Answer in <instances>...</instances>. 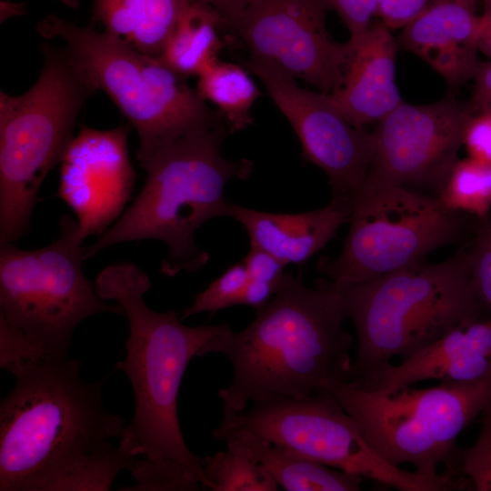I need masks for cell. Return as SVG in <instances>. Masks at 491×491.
<instances>
[{"label": "cell", "mask_w": 491, "mask_h": 491, "mask_svg": "<svg viewBox=\"0 0 491 491\" xmlns=\"http://www.w3.org/2000/svg\"><path fill=\"white\" fill-rule=\"evenodd\" d=\"M482 25L475 11L454 0H438L402 28L399 43L456 87L476 75Z\"/></svg>", "instance_id": "ac0fdd59"}, {"label": "cell", "mask_w": 491, "mask_h": 491, "mask_svg": "<svg viewBox=\"0 0 491 491\" xmlns=\"http://www.w3.org/2000/svg\"><path fill=\"white\" fill-rule=\"evenodd\" d=\"M229 133L227 124L199 130L139 162L146 173L143 188L121 216L85 246V260L110 246L155 239L168 248L162 274L173 276L203 267L209 256L195 244V232L210 219L230 216L225 185L233 178H247L253 169L249 160L223 156L222 144Z\"/></svg>", "instance_id": "277c9868"}, {"label": "cell", "mask_w": 491, "mask_h": 491, "mask_svg": "<svg viewBox=\"0 0 491 491\" xmlns=\"http://www.w3.org/2000/svg\"><path fill=\"white\" fill-rule=\"evenodd\" d=\"M454 1L476 12L477 4L482 0H454Z\"/></svg>", "instance_id": "74e56055"}, {"label": "cell", "mask_w": 491, "mask_h": 491, "mask_svg": "<svg viewBox=\"0 0 491 491\" xmlns=\"http://www.w3.org/2000/svg\"><path fill=\"white\" fill-rule=\"evenodd\" d=\"M129 126L83 127L61 161L56 195L73 210L85 238L102 235L116 221L135 181L127 137Z\"/></svg>", "instance_id": "9a60e30c"}, {"label": "cell", "mask_w": 491, "mask_h": 491, "mask_svg": "<svg viewBox=\"0 0 491 491\" xmlns=\"http://www.w3.org/2000/svg\"><path fill=\"white\" fill-rule=\"evenodd\" d=\"M249 276L242 261L229 266L217 279L199 293L183 313L182 320L193 315L241 305Z\"/></svg>", "instance_id": "4316f807"}, {"label": "cell", "mask_w": 491, "mask_h": 491, "mask_svg": "<svg viewBox=\"0 0 491 491\" xmlns=\"http://www.w3.org/2000/svg\"><path fill=\"white\" fill-rule=\"evenodd\" d=\"M391 30L378 20L349 37L344 81L330 95L356 126L377 124L404 102L396 83L398 43Z\"/></svg>", "instance_id": "e0dca14e"}, {"label": "cell", "mask_w": 491, "mask_h": 491, "mask_svg": "<svg viewBox=\"0 0 491 491\" xmlns=\"http://www.w3.org/2000/svg\"><path fill=\"white\" fill-rule=\"evenodd\" d=\"M95 286L102 299L123 307L129 322L126 356L115 368L131 382L135 410L118 447L131 457L178 461L194 470L206 487L204 459L190 451L183 437L177 399L190 360L226 324L188 326L175 311L151 309L144 296L150 289V278L131 263L106 266Z\"/></svg>", "instance_id": "3957f363"}, {"label": "cell", "mask_w": 491, "mask_h": 491, "mask_svg": "<svg viewBox=\"0 0 491 491\" xmlns=\"http://www.w3.org/2000/svg\"><path fill=\"white\" fill-rule=\"evenodd\" d=\"M243 262L250 279L274 286L280 284L286 265L269 253L250 247Z\"/></svg>", "instance_id": "d6a6232c"}, {"label": "cell", "mask_w": 491, "mask_h": 491, "mask_svg": "<svg viewBox=\"0 0 491 491\" xmlns=\"http://www.w3.org/2000/svg\"><path fill=\"white\" fill-rule=\"evenodd\" d=\"M249 405L240 413L224 415L217 427L253 434L321 464L401 491L464 487L463 480L449 471L434 475L411 472L386 461L327 389L299 398L269 396Z\"/></svg>", "instance_id": "30bf717a"}, {"label": "cell", "mask_w": 491, "mask_h": 491, "mask_svg": "<svg viewBox=\"0 0 491 491\" xmlns=\"http://www.w3.org/2000/svg\"><path fill=\"white\" fill-rule=\"evenodd\" d=\"M230 217L246 229L251 247L283 264L303 265L348 223L352 207L332 201L325 207L297 214L258 211L231 202Z\"/></svg>", "instance_id": "d6986e66"}, {"label": "cell", "mask_w": 491, "mask_h": 491, "mask_svg": "<svg viewBox=\"0 0 491 491\" xmlns=\"http://www.w3.org/2000/svg\"><path fill=\"white\" fill-rule=\"evenodd\" d=\"M207 488L214 491H276L279 485L259 462L227 448L204 459Z\"/></svg>", "instance_id": "d4e9b609"}, {"label": "cell", "mask_w": 491, "mask_h": 491, "mask_svg": "<svg viewBox=\"0 0 491 491\" xmlns=\"http://www.w3.org/2000/svg\"><path fill=\"white\" fill-rule=\"evenodd\" d=\"M214 436L227 448L262 464L286 491H357L364 477L312 460L253 434L216 427Z\"/></svg>", "instance_id": "ffe728a7"}, {"label": "cell", "mask_w": 491, "mask_h": 491, "mask_svg": "<svg viewBox=\"0 0 491 491\" xmlns=\"http://www.w3.org/2000/svg\"><path fill=\"white\" fill-rule=\"evenodd\" d=\"M438 0H376V16L390 29L405 27Z\"/></svg>", "instance_id": "1f68e13d"}, {"label": "cell", "mask_w": 491, "mask_h": 491, "mask_svg": "<svg viewBox=\"0 0 491 491\" xmlns=\"http://www.w3.org/2000/svg\"><path fill=\"white\" fill-rule=\"evenodd\" d=\"M43 69L19 95L0 93V244L28 231L43 181L61 163L95 90L65 48L41 46Z\"/></svg>", "instance_id": "52a82bcc"}, {"label": "cell", "mask_w": 491, "mask_h": 491, "mask_svg": "<svg viewBox=\"0 0 491 491\" xmlns=\"http://www.w3.org/2000/svg\"><path fill=\"white\" fill-rule=\"evenodd\" d=\"M335 11L349 31L350 37L362 33L376 16V0H321Z\"/></svg>", "instance_id": "4dcf8cb0"}, {"label": "cell", "mask_w": 491, "mask_h": 491, "mask_svg": "<svg viewBox=\"0 0 491 491\" xmlns=\"http://www.w3.org/2000/svg\"><path fill=\"white\" fill-rule=\"evenodd\" d=\"M345 317L340 295L327 280L309 288L284 273L247 327L234 332L226 325L198 354H223L232 363V382L218 391L224 415L240 413L257 398L306 397L350 381L353 340Z\"/></svg>", "instance_id": "7a4b0ae2"}, {"label": "cell", "mask_w": 491, "mask_h": 491, "mask_svg": "<svg viewBox=\"0 0 491 491\" xmlns=\"http://www.w3.org/2000/svg\"><path fill=\"white\" fill-rule=\"evenodd\" d=\"M472 482L475 490L491 491V403L482 412V427L473 446L457 449L456 472Z\"/></svg>", "instance_id": "83f0119b"}, {"label": "cell", "mask_w": 491, "mask_h": 491, "mask_svg": "<svg viewBox=\"0 0 491 491\" xmlns=\"http://www.w3.org/2000/svg\"><path fill=\"white\" fill-rule=\"evenodd\" d=\"M430 379H491V316L463 322L399 365L386 364L350 382L366 390L390 392Z\"/></svg>", "instance_id": "2e32d148"}, {"label": "cell", "mask_w": 491, "mask_h": 491, "mask_svg": "<svg viewBox=\"0 0 491 491\" xmlns=\"http://www.w3.org/2000/svg\"><path fill=\"white\" fill-rule=\"evenodd\" d=\"M474 108L447 97L426 105L403 102L376 125L364 185L438 188L457 161Z\"/></svg>", "instance_id": "5bb4252c"}, {"label": "cell", "mask_w": 491, "mask_h": 491, "mask_svg": "<svg viewBox=\"0 0 491 491\" xmlns=\"http://www.w3.org/2000/svg\"><path fill=\"white\" fill-rule=\"evenodd\" d=\"M483 25L478 37V51L491 60V4H484V12L481 15Z\"/></svg>", "instance_id": "d590c367"}, {"label": "cell", "mask_w": 491, "mask_h": 491, "mask_svg": "<svg viewBox=\"0 0 491 491\" xmlns=\"http://www.w3.org/2000/svg\"><path fill=\"white\" fill-rule=\"evenodd\" d=\"M215 9L225 20L226 26L233 29L241 18L251 0H195Z\"/></svg>", "instance_id": "e575fe53"}, {"label": "cell", "mask_w": 491, "mask_h": 491, "mask_svg": "<svg viewBox=\"0 0 491 491\" xmlns=\"http://www.w3.org/2000/svg\"><path fill=\"white\" fill-rule=\"evenodd\" d=\"M331 286L356 332L350 381L396 356L408 358L487 310L473 285L469 252L462 249L436 264L420 262L366 282Z\"/></svg>", "instance_id": "5b68a950"}, {"label": "cell", "mask_w": 491, "mask_h": 491, "mask_svg": "<svg viewBox=\"0 0 491 491\" xmlns=\"http://www.w3.org/2000/svg\"><path fill=\"white\" fill-rule=\"evenodd\" d=\"M478 224L469 252L471 277L478 298L491 312V221L481 218Z\"/></svg>", "instance_id": "f1b7e54d"}, {"label": "cell", "mask_w": 491, "mask_h": 491, "mask_svg": "<svg viewBox=\"0 0 491 491\" xmlns=\"http://www.w3.org/2000/svg\"><path fill=\"white\" fill-rule=\"evenodd\" d=\"M321 0H251L233 27L250 56L332 95L344 81L352 44L331 40Z\"/></svg>", "instance_id": "4fadbf2b"}, {"label": "cell", "mask_w": 491, "mask_h": 491, "mask_svg": "<svg viewBox=\"0 0 491 491\" xmlns=\"http://www.w3.org/2000/svg\"><path fill=\"white\" fill-rule=\"evenodd\" d=\"M189 0H93L104 32L132 48L159 57Z\"/></svg>", "instance_id": "44dd1931"}, {"label": "cell", "mask_w": 491, "mask_h": 491, "mask_svg": "<svg viewBox=\"0 0 491 491\" xmlns=\"http://www.w3.org/2000/svg\"><path fill=\"white\" fill-rule=\"evenodd\" d=\"M37 30L47 39L64 41L87 83L106 93L136 130L138 163L176 139L227 124L159 57L56 15L40 20Z\"/></svg>", "instance_id": "8992f818"}, {"label": "cell", "mask_w": 491, "mask_h": 491, "mask_svg": "<svg viewBox=\"0 0 491 491\" xmlns=\"http://www.w3.org/2000/svg\"><path fill=\"white\" fill-rule=\"evenodd\" d=\"M473 108L475 111H491V60L479 63L474 76Z\"/></svg>", "instance_id": "836d02e7"}, {"label": "cell", "mask_w": 491, "mask_h": 491, "mask_svg": "<svg viewBox=\"0 0 491 491\" xmlns=\"http://www.w3.org/2000/svg\"><path fill=\"white\" fill-rule=\"evenodd\" d=\"M136 481L121 490L133 491H193L203 486L201 477L185 465L173 460L153 461L133 457L127 466Z\"/></svg>", "instance_id": "484cf974"}, {"label": "cell", "mask_w": 491, "mask_h": 491, "mask_svg": "<svg viewBox=\"0 0 491 491\" xmlns=\"http://www.w3.org/2000/svg\"><path fill=\"white\" fill-rule=\"evenodd\" d=\"M462 145L469 157L491 164V111H475L466 125Z\"/></svg>", "instance_id": "f546056e"}, {"label": "cell", "mask_w": 491, "mask_h": 491, "mask_svg": "<svg viewBox=\"0 0 491 491\" xmlns=\"http://www.w3.org/2000/svg\"><path fill=\"white\" fill-rule=\"evenodd\" d=\"M256 75L296 134L308 162L327 176L332 201L352 207L364 186L375 151L373 132L355 125L330 95L300 86L276 65L249 56Z\"/></svg>", "instance_id": "7c38bea8"}, {"label": "cell", "mask_w": 491, "mask_h": 491, "mask_svg": "<svg viewBox=\"0 0 491 491\" xmlns=\"http://www.w3.org/2000/svg\"><path fill=\"white\" fill-rule=\"evenodd\" d=\"M222 25L226 24L215 9L189 0L159 58L184 78L197 76L218 58L224 46L219 35Z\"/></svg>", "instance_id": "7402d4cb"}, {"label": "cell", "mask_w": 491, "mask_h": 491, "mask_svg": "<svg viewBox=\"0 0 491 491\" xmlns=\"http://www.w3.org/2000/svg\"><path fill=\"white\" fill-rule=\"evenodd\" d=\"M50 245L27 250L0 244V320L21 333L43 358L64 357L76 326L100 313L125 316L102 299L82 271L85 239L64 216Z\"/></svg>", "instance_id": "ba28073f"}, {"label": "cell", "mask_w": 491, "mask_h": 491, "mask_svg": "<svg viewBox=\"0 0 491 491\" xmlns=\"http://www.w3.org/2000/svg\"><path fill=\"white\" fill-rule=\"evenodd\" d=\"M446 209L486 218L491 210V164L467 157L457 159L436 189Z\"/></svg>", "instance_id": "cb8c5ba5"}, {"label": "cell", "mask_w": 491, "mask_h": 491, "mask_svg": "<svg viewBox=\"0 0 491 491\" xmlns=\"http://www.w3.org/2000/svg\"><path fill=\"white\" fill-rule=\"evenodd\" d=\"M464 215L412 188L364 185L353 202L341 252L321 257L317 269L341 286L408 267L456 243L465 230Z\"/></svg>", "instance_id": "8fae6325"}, {"label": "cell", "mask_w": 491, "mask_h": 491, "mask_svg": "<svg viewBox=\"0 0 491 491\" xmlns=\"http://www.w3.org/2000/svg\"><path fill=\"white\" fill-rule=\"evenodd\" d=\"M328 390L381 457L396 466L412 464L431 475L442 463L456 475V440L491 403V379L390 392L340 382Z\"/></svg>", "instance_id": "9c48e42d"}, {"label": "cell", "mask_w": 491, "mask_h": 491, "mask_svg": "<svg viewBox=\"0 0 491 491\" xmlns=\"http://www.w3.org/2000/svg\"><path fill=\"white\" fill-rule=\"evenodd\" d=\"M60 1L62 3H64L65 5H66L67 6L72 7V8H76L79 5V1L78 0H60Z\"/></svg>", "instance_id": "f35d334b"}, {"label": "cell", "mask_w": 491, "mask_h": 491, "mask_svg": "<svg viewBox=\"0 0 491 491\" xmlns=\"http://www.w3.org/2000/svg\"><path fill=\"white\" fill-rule=\"evenodd\" d=\"M482 2H483V4H485V3H489V4H491V0H482Z\"/></svg>", "instance_id": "ab89813d"}, {"label": "cell", "mask_w": 491, "mask_h": 491, "mask_svg": "<svg viewBox=\"0 0 491 491\" xmlns=\"http://www.w3.org/2000/svg\"><path fill=\"white\" fill-rule=\"evenodd\" d=\"M25 13V5L24 3H15L11 1H1V22Z\"/></svg>", "instance_id": "8d00e7d4"}, {"label": "cell", "mask_w": 491, "mask_h": 491, "mask_svg": "<svg viewBox=\"0 0 491 491\" xmlns=\"http://www.w3.org/2000/svg\"><path fill=\"white\" fill-rule=\"evenodd\" d=\"M78 360L18 363L14 389L0 405V491L109 490L125 468L124 418L110 413L102 388Z\"/></svg>", "instance_id": "6da1fadb"}, {"label": "cell", "mask_w": 491, "mask_h": 491, "mask_svg": "<svg viewBox=\"0 0 491 491\" xmlns=\"http://www.w3.org/2000/svg\"><path fill=\"white\" fill-rule=\"evenodd\" d=\"M197 78L196 92L217 107L231 133L252 125V108L260 92L244 67L217 58Z\"/></svg>", "instance_id": "603a6c76"}]
</instances>
